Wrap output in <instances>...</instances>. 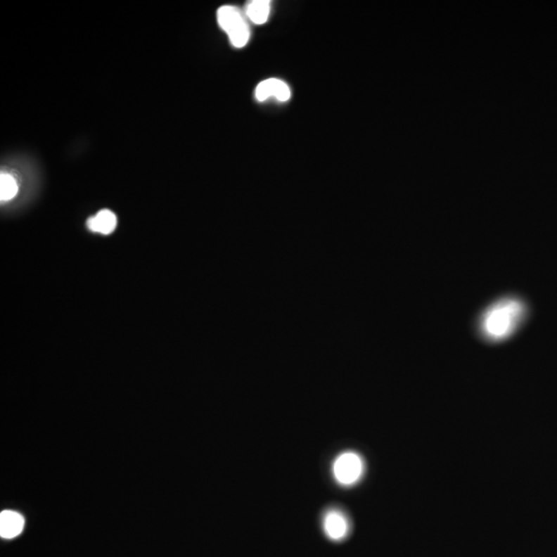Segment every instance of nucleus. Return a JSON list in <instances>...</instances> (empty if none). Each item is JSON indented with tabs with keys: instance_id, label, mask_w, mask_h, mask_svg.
Masks as SVG:
<instances>
[{
	"instance_id": "f03ea898",
	"label": "nucleus",
	"mask_w": 557,
	"mask_h": 557,
	"mask_svg": "<svg viewBox=\"0 0 557 557\" xmlns=\"http://www.w3.org/2000/svg\"><path fill=\"white\" fill-rule=\"evenodd\" d=\"M219 26L229 35V41L236 48H243L250 39V30L246 19L238 8L232 6H221L217 13Z\"/></svg>"
},
{
	"instance_id": "f257e3e1",
	"label": "nucleus",
	"mask_w": 557,
	"mask_h": 557,
	"mask_svg": "<svg viewBox=\"0 0 557 557\" xmlns=\"http://www.w3.org/2000/svg\"><path fill=\"white\" fill-rule=\"evenodd\" d=\"M528 315L530 308L523 298L518 295L503 296L479 314L477 335L488 344H501L518 333Z\"/></svg>"
},
{
	"instance_id": "1a4fd4ad",
	"label": "nucleus",
	"mask_w": 557,
	"mask_h": 557,
	"mask_svg": "<svg viewBox=\"0 0 557 557\" xmlns=\"http://www.w3.org/2000/svg\"><path fill=\"white\" fill-rule=\"evenodd\" d=\"M18 192L17 182L12 176L1 174L0 176V198L2 201L12 200Z\"/></svg>"
},
{
	"instance_id": "39448f33",
	"label": "nucleus",
	"mask_w": 557,
	"mask_h": 557,
	"mask_svg": "<svg viewBox=\"0 0 557 557\" xmlns=\"http://www.w3.org/2000/svg\"><path fill=\"white\" fill-rule=\"evenodd\" d=\"M324 530L331 540H342L349 532L346 517L340 512H329L324 519Z\"/></svg>"
},
{
	"instance_id": "7ed1b4c3",
	"label": "nucleus",
	"mask_w": 557,
	"mask_h": 557,
	"mask_svg": "<svg viewBox=\"0 0 557 557\" xmlns=\"http://www.w3.org/2000/svg\"><path fill=\"white\" fill-rule=\"evenodd\" d=\"M364 464L361 457L353 452L342 453L333 464V474L342 485H353L361 478Z\"/></svg>"
},
{
	"instance_id": "423d86ee",
	"label": "nucleus",
	"mask_w": 557,
	"mask_h": 557,
	"mask_svg": "<svg viewBox=\"0 0 557 557\" xmlns=\"http://www.w3.org/2000/svg\"><path fill=\"white\" fill-rule=\"evenodd\" d=\"M24 527V519L14 511H2L0 514V536L4 539H12L21 534Z\"/></svg>"
},
{
	"instance_id": "6e6552de",
	"label": "nucleus",
	"mask_w": 557,
	"mask_h": 557,
	"mask_svg": "<svg viewBox=\"0 0 557 557\" xmlns=\"http://www.w3.org/2000/svg\"><path fill=\"white\" fill-rule=\"evenodd\" d=\"M269 13H271V1L269 0H254L247 4V17L256 25L264 24L269 19Z\"/></svg>"
},
{
	"instance_id": "20e7f679",
	"label": "nucleus",
	"mask_w": 557,
	"mask_h": 557,
	"mask_svg": "<svg viewBox=\"0 0 557 557\" xmlns=\"http://www.w3.org/2000/svg\"><path fill=\"white\" fill-rule=\"evenodd\" d=\"M290 89L285 82L278 79H267L256 88L255 96L258 101H265L269 97H275L280 101L290 98Z\"/></svg>"
},
{
	"instance_id": "0eeeda50",
	"label": "nucleus",
	"mask_w": 557,
	"mask_h": 557,
	"mask_svg": "<svg viewBox=\"0 0 557 557\" xmlns=\"http://www.w3.org/2000/svg\"><path fill=\"white\" fill-rule=\"evenodd\" d=\"M90 231L103 234H110L116 229L117 218L108 210H103L97 215L91 217L87 222Z\"/></svg>"
}]
</instances>
